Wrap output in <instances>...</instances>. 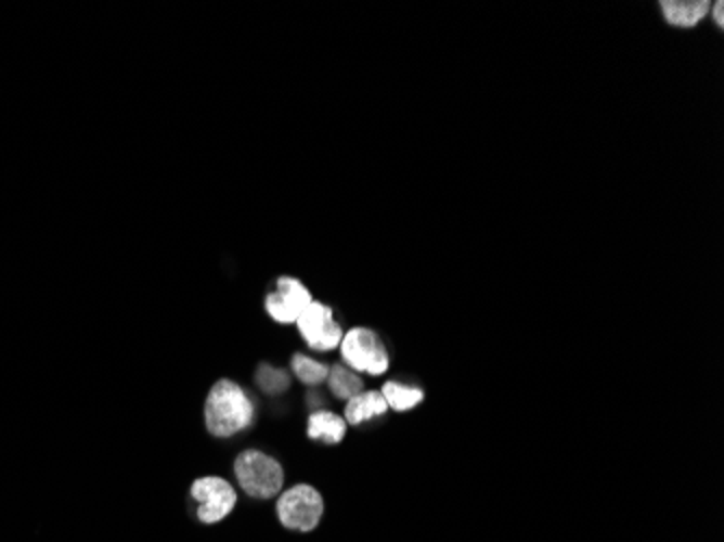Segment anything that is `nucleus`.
I'll use <instances>...</instances> for the list:
<instances>
[{"instance_id":"f257e3e1","label":"nucleus","mask_w":724,"mask_h":542,"mask_svg":"<svg viewBox=\"0 0 724 542\" xmlns=\"http://www.w3.org/2000/svg\"><path fill=\"white\" fill-rule=\"evenodd\" d=\"M204 418L206 429L212 436L228 438L251 423L254 403L238 384L230 379H219L206 397Z\"/></svg>"},{"instance_id":"f03ea898","label":"nucleus","mask_w":724,"mask_h":542,"mask_svg":"<svg viewBox=\"0 0 724 542\" xmlns=\"http://www.w3.org/2000/svg\"><path fill=\"white\" fill-rule=\"evenodd\" d=\"M234 475L241 488L256 499L275 496L284 481L280 462L262 451H243L234 462Z\"/></svg>"},{"instance_id":"7ed1b4c3","label":"nucleus","mask_w":724,"mask_h":542,"mask_svg":"<svg viewBox=\"0 0 724 542\" xmlns=\"http://www.w3.org/2000/svg\"><path fill=\"white\" fill-rule=\"evenodd\" d=\"M277 518L286 529L310 531L319 525L323 514L321 494L306 483L293 486L277 496Z\"/></svg>"},{"instance_id":"20e7f679","label":"nucleus","mask_w":724,"mask_h":542,"mask_svg":"<svg viewBox=\"0 0 724 542\" xmlns=\"http://www.w3.org/2000/svg\"><path fill=\"white\" fill-rule=\"evenodd\" d=\"M342 360L353 371H366L371 375H382L388 369V356L375 332L366 327H353L342 334L340 340Z\"/></svg>"},{"instance_id":"39448f33","label":"nucleus","mask_w":724,"mask_h":542,"mask_svg":"<svg viewBox=\"0 0 724 542\" xmlns=\"http://www.w3.org/2000/svg\"><path fill=\"white\" fill-rule=\"evenodd\" d=\"M191 496L199 503L197 518L208 525L225 518L236 503V492L223 477L195 479L191 483Z\"/></svg>"},{"instance_id":"423d86ee","label":"nucleus","mask_w":724,"mask_h":542,"mask_svg":"<svg viewBox=\"0 0 724 542\" xmlns=\"http://www.w3.org/2000/svg\"><path fill=\"white\" fill-rule=\"evenodd\" d=\"M295 323L299 327V334L308 343V347L316 351L334 349L342 340V330L332 319V308L325 304L310 301V306L299 314Z\"/></svg>"},{"instance_id":"0eeeda50","label":"nucleus","mask_w":724,"mask_h":542,"mask_svg":"<svg viewBox=\"0 0 724 542\" xmlns=\"http://www.w3.org/2000/svg\"><path fill=\"white\" fill-rule=\"evenodd\" d=\"M312 297L308 288L295 278H280L275 291L267 295L264 308L277 323H295L299 314L310 306Z\"/></svg>"},{"instance_id":"6e6552de","label":"nucleus","mask_w":724,"mask_h":542,"mask_svg":"<svg viewBox=\"0 0 724 542\" xmlns=\"http://www.w3.org/2000/svg\"><path fill=\"white\" fill-rule=\"evenodd\" d=\"M386 399L377 390H362L355 397L347 399L345 405V421L349 425H360L373 416H379L386 412Z\"/></svg>"},{"instance_id":"1a4fd4ad","label":"nucleus","mask_w":724,"mask_h":542,"mask_svg":"<svg viewBox=\"0 0 724 542\" xmlns=\"http://www.w3.org/2000/svg\"><path fill=\"white\" fill-rule=\"evenodd\" d=\"M661 11H663V17L668 20V24L672 26H694L698 24L707 11H709V2L704 0H689V2H683V0H663L661 4Z\"/></svg>"},{"instance_id":"9d476101","label":"nucleus","mask_w":724,"mask_h":542,"mask_svg":"<svg viewBox=\"0 0 724 542\" xmlns=\"http://www.w3.org/2000/svg\"><path fill=\"white\" fill-rule=\"evenodd\" d=\"M347 423L336 416L334 412L327 410H319L312 412L308 418V436L312 440H323V442H340L345 436Z\"/></svg>"},{"instance_id":"9b49d317","label":"nucleus","mask_w":724,"mask_h":542,"mask_svg":"<svg viewBox=\"0 0 724 542\" xmlns=\"http://www.w3.org/2000/svg\"><path fill=\"white\" fill-rule=\"evenodd\" d=\"M382 397L386 399V405L397 410V412H405L410 408H414L416 403H421L423 399V390L416 386H405V384H397V382H386L382 388Z\"/></svg>"},{"instance_id":"f8f14e48","label":"nucleus","mask_w":724,"mask_h":542,"mask_svg":"<svg viewBox=\"0 0 724 542\" xmlns=\"http://www.w3.org/2000/svg\"><path fill=\"white\" fill-rule=\"evenodd\" d=\"M327 382H329V390L338 399H345V401L362 392V379L353 371H347L345 366H338V364L327 371Z\"/></svg>"},{"instance_id":"ddd939ff","label":"nucleus","mask_w":724,"mask_h":542,"mask_svg":"<svg viewBox=\"0 0 724 542\" xmlns=\"http://www.w3.org/2000/svg\"><path fill=\"white\" fill-rule=\"evenodd\" d=\"M290 366L303 384H319V382L327 379V371H329L325 364H321L319 360H312L303 353H295L293 360H290Z\"/></svg>"},{"instance_id":"4468645a","label":"nucleus","mask_w":724,"mask_h":542,"mask_svg":"<svg viewBox=\"0 0 724 542\" xmlns=\"http://www.w3.org/2000/svg\"><path fill=\"white\" fill-rule=\"evenodd\" d=\"M256 382L258 386L269 392V395H275V392H282L284 388H288V375L280 369H273L269 364H260L258 366V373H256Z\"/></svg>"},{"instance_id":"2eb2a0df","label":"nucleus","mask_w":724,"mask_h":542,"mask_svg":"<svg viewBox=\"0 0 724 542\" xmlns=\"http://www.w3.org/2000/svg\"><path fill=\"white\" fill-rule=\"evenodd\" d=\"M722 9H724V4H722V2H715V4H713V20H715V24H717V26H724V15H722Z\"/></svg>"}]
</instances>
